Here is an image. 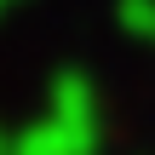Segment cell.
<instances>
[{"mask_svg":"<svg viewBox=\"0 0 155 155\" xmlns=\"http://www.w3.org/2000/svg\"><path fill=\"white\" fill-rule=\"evenodd\" d=\"M115 23H121L132 40L155 46V0H121V6H115Z\"/></svg>","mask_w":155,"mask_h":155,"instance_id":"1","label":"cell"}]
</instances>
